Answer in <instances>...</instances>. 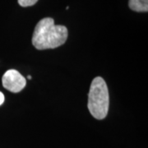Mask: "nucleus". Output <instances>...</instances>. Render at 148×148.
I'll return each instance as SVG.
<instances>
[{
    "label": "nucleus",
    "instance_id": "nucleus-6",
    "mask_svg": "<svg viewBox=\"0 0 148 148\" xmlns=\"http://www.w3.org/2000/svg\"><path fill=\"white\" fill-rule=\"evenodd\" d=\"M4 100H5V97H4V95L0 91V106H2L4 102Z\"/></svg>",
    "mask_w": 148,
    "mask_h": 148
},
{
    "label": "nucleus",
    "instance_id": "nucleus-4",
    "mask_svg": "<svg viewBox=\"0 0 148 148\" xmlns=\"http://www.w3.org/2000/svg\"><path fill=\"white\" fill-rule=\"evenodd\" d=\"M128 6L135 12H147L148 0H129Z\"/></svg>",
    "mask_w": 148,
    "mask_h": 148
},
{
    "label": "nucleus",
    "instance_id": "nucleus-7",
    "mask_svg": "<svg viewBox=\"0 0 148 148\" xmlns=\"http://www.w3.org/2000/svg\"><path fill=\"white\" fill-rule=\"evenodd\" d=\"M27 78H28V79H31V78H32V76H30V75H29V76L27 77Z\"/></svg>",
    "mask_w": 148,
    "mask_h": 148
},
{
    "label": "nucleus",
    "instance_id": "nucleus-2",
    "mask_svg": "<svg viewBox=\"0 0 148 148\" xmlns=\"http://www.w3.org/2000/svg\"><path fill=\"white\" fill-rule=\"evenodd\" d=\"M88 110L96 119H104L109 111L110 95L105 80L97 77L90 84L88 95Z\"/></svg>",
    "mask_w": 148,
    "mask_h": 148
},
{
    "label": "nucleus",
    "instance_id": "nucleus-3",
    "mask_svg": "<svg viewBox=\"0 0 148 148\" xmlns=\"http://www.w3.org/2000/svg\"><path fill=\"white\" fill-rule=\"evenodd\" d=\"M3 87L13 93L20 92L27 84V80L15 69L8 70L2 78Z\"/></svg>",
    "mask_w": 148,
    "mask_h": 148
},
{
    "label": "nucleus",
    "instance_id": "nucleus-1",
    "mask_svg": "<svg viewBox=\"0 0 148 148\" xmlns=\"http://www.w3.org/2000/svg\"><path fill=\"white\" fill-rule=\"evenodd\" d=\"M67 39V27L55 25L53 18L45 17L37 23L32 36V45L40 50L55 49L63 45Z\"/></svg>",
    "mask_w": 148,
    "mask_h": 148
},
{
    "label": "nucleus",
    "instance_id": "nucleus-5",
    "mask_svg": "<svg viewBox=\"0 0 148 148\" xmlns=\"http://www.w3.org/2000/svg\"><path fill=\"white\" fill-rule=\"evenodd\" d=\"M38 0H18V3L21 7H30L37 3Z\"/></svg>",
    "mask_w": 148,
    "mask_h": 148
}]
</instances>
